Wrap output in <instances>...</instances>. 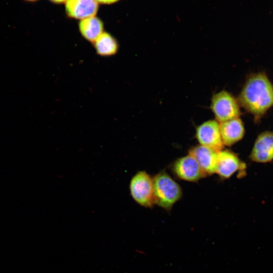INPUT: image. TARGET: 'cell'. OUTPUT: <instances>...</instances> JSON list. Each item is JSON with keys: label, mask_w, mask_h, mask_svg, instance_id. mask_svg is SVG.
<instances>
[{"label": "cell", "mask_w": 273, "mask_h": 273, "mask_svg": "<svg viewBox=\"0 0 273 273\" xmlns=\"http://www.w3.org/2000/svg\"><path fill=\"white\" fill-rule=\"evenodd\" d=\"M238 101L240 106L258 122L273 106V84L263 72L250 75L241 90Z\"/></svg>", "instance_id": "cell-1"}, {"label": "cell", "mask_w": 273, "mask_h": 273, "mask_svg": "<svg viewBox=\"0 0 273 273\" xmlns=\"http://www.w3.org/2000/svg\"><path fill=\"white\" fill-rule=\"evenodd\" d=\"M153 183L154 204L170 210L182 196L180 186L164 171L153 177Z\"/></svg>", "instance_id": "cell-2"}, {"label": "cell", "mask_w": 273, "mask_h": 273, "mask_svg": "<svg viewBox=\"0 0 273 273\" xmlns=\"http://www.w3.org/2000/svg\"><path fill=\"white\" fill-rule=\"evenodd\" d=\"M210 108L215 119L218 122L240 117L241 114L240 105L238 99L231 93L224 90L212 96Z\"/></svg>", "instance_id": "cell-3"}, {"label": "cell", "mask_w": 273, "mask_h": 273, "mask_svg": "<svg viewBox=\"0 0 273 273\" xmlns=\"http://www.w3.org/2000/svg\"><path fill=\"white\" fill-rule=\"evenodd\" d=\"M130 194L139 205L151 208L154 204L153 178L146 171L137 172L131 178Z\"/></svg>", "instance_id": "cell-4"}, {"label": "cell", "mask_w": 273, "mask_h": 273, "mask_svg": "<svg viewBox=\"0 0 273 273\" xmlns=\"http://www.w3.org/2000/svg\"><path fill=\"white\" fill-rule=\"evenodd\" d=\"M195 136L199 145L217 152L224 148L220 132L219 122L215 119L208 120L199 125L196 129Z\"/></svg>", "instance_id": "cell-5"}, {"label": "cell", "mask_w": 273, "mask_h": 273, "mask_svg": "<svg viewBox=\"0 0 273 273\" xmlns=\"http://www.w3.org/2000/svg\"><path fill=\"white\" fill-rule=\"evenodd\" d=\"M171 169L178 178L187 181H198L206 176L195 159L189 154L175 160Z\"/></svg>", "instance_id": "cell-6"}, {"label": "cell", "mask_w": 273, "mask_h": 273, "mask_svg": "<svg viewBox=\"0 0 273 273\" xmlns=\"http://www.w3.org/2000/svg\"><path fill=\"white\" fill-rule=\"evenodd\" d=\"M249 159L253 162L265 164L273 161V131H264L256 137Z\"/></svg>", "instance_id": "cell-7"}, {"label": "cell", "mask_w": 273, "mask_h": 273, "mask_svg": "<svg viewBox=\"0 0 273 273\" xmlns=\"http://www.w3.org/2000/svg\"><path fill=\"white\" fill-rule=\"evenodd\" d=\"M246 168V164L234 152L228 150L218 152L215 173L221 178L228 179L237 172L244 171Z\"/></svg>", "instance_id": "cell-8"}, {"label": "cell", "mask_w": 273, "mask_h": 273, "mask_svg": "<svg viewBox=\"0 0 273 273\" xmlns=\"http://www.w3.org/2000/svg\"><path fill=\"white\" fill-rule=\"evenodd\" d=\"M217 152L199 145L190 148L189 154L196 160L206 176L216 172Z\"/></svg>", "instance_id": "cell-9"}, {"label": "cell", "mask_w": 273, "mask_h": 273, "mask_svg": "<svg viewBox=\"0 0 273 273\" xmlns=\"http://www.w3.org/2000/svg\"><path fill=\"white\" fill-rule=\"evenodd\" d=\"M219 129L222 143L228 147L242 140L245 133L244 123L240 117L219 122Z\"/></svg>", "instance_id": "cell-10"}, {"label": "cell", "mask_w": 273, "mask_h": 273, "mask_svg": "<svg viewBox=\"0 0 273 273\" xmlns=\"http://www.w3.org/2000/svg\"><path fill=\"white\" fill-rule=\"evenodd\" d=\"M99 4L95 0H67L65 12L68 17L80 20L95 16Z\"/></svg>", "instance_id": "cell-11"}, {"label": "cell", "mask_w": 273, "mask_h": 273, "mask_svg": "<svg viewBox=\"0 0 273 273\" xmlns=\"http://www.w3.org/2000/svg\"><path fill=\"white\" fill-rule=\"evenodd\" d=\"M78 28L84 38L92 42L104 32L103 21L96 16L80 20Z\"/></svg>", "instance_id": "cell-12"}, {"label": "cell", "mask_w": 273, "mask_h": 273, "mask_svg": "<svg viewBox=\"0 0 273 273\" xmlns=\"http://www.w3.org/2000/svg\"><path fill=\"white\" fill-rule=\"evenodd\" d=\"M98 55L110 56L115 55L118 49L117 40L109 33L103 32L93 42Z\"/></svg>", "instance_id": "cell-13"}, {"label": "cell", "mask_w": 273, "mask_h": 273, "mask_svg": "<svg viewBox=\"0 0 273 273\" xmlns=\"http://www.w3.org/2000/svg\"><path fill=\"white\" fill-rule=\"evenodd\" d=\"M98 4H112L117 3L121 0H95Z\"/></svg>", "instance_id": "cell-14"}, {"label": "cell", "mask_w": 273, "mask_h": 273, "mask_svg": "<svg viewBox=\"0 0 273 273\" xmlns=\"http://www.w3.org/2000/svg\"><path fill=\"white\" fill-rule=\"evenodd\" d=\"M50 2L55 4L65 3L67 0H48Z\"/></svg>", "instance_id": "cell-15"}, {"label": "cell", "mask_w": 273, "mask_h": 273, "mask_svg": "<svg viewBox=\"0 0 273 273\" xmlns=\"http://www.w3.org/2000/svg\"><path fill=\"white\" fill-rule=\"evenodd\" d=\"M23 1L27 3H35L38 1L39 0H23Z\"/></svg>", "instance_id": "cell-16"}]
</instances>
